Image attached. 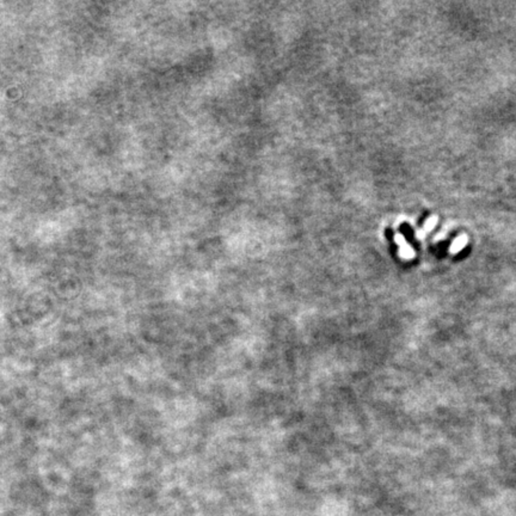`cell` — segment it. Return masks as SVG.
I'll return each mask as SVG.
<instances>
[{"instance_id":"2","label":"cell","mask_w":516,"mask_h":516,"mask_svg":"<svg viewBox=\"0 0 516 516\" xmlns=\"http://www.w3.org/2000/svg\"><path fill=\"white\" fill-rule=\"evenodd\" d=\"M466 243H467V239H466V237H465V236H462L460 238H456V240H454V243L452 244L451 251L453 253L458 252V251H460L461 248H464L465 245H466Z\"/></svg>"},{"instance_id":"3","label":"cell","mask_w":516,"mask_h":516,"mask_svg":"<svg viewBox=\"0 0 516 516\" xmlns=\"http://www.w3.org/2000/svg\"><path fill=\"white\" fill-rule=\"evenodd\" d=\"M435 223H436V220H435V219H429V221H428V223L426 224V231L432 228V227L435 225Z\"/></svg>"},{"instance_id":"1","label":"cell","mask_w":516,"mask_h":516,"mask_svg":"<svg viewBox=\"0 0 516 516\" xmlns=\"http://www.w3.org/2000/svg\"><path fill=\"white\" fill-rule=\"evenodd\" d=\"M395 240H397V243H399L400 248H402V255L404 256V257L406 258H410L411 256H413V250H411L410 247H408L404 240V238L400 237V236H397L395 237Z\"/></svg>"}]
</instances>
